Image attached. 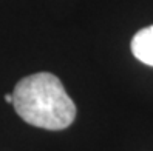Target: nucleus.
I'll return each instance as SVG.
<instances>
[{
    "label": "nucleus",
    "mask_w": 153,
    "mask_h": 151,
    "mask_svg": "<svg viewBox=\"0 0 153 151\" xmlns=\"http://www.w3.org/2000/svg\"><path fill=\"white\" fill-rule=\"evenodd\" d=\"M5 100H6L8 103H13V100H14L13 94H5Z\"/></svg>",
    "instance_id": "obj_3"
},
{
    "label": "nucleus",
    "mask_w": 153,
    "mask_h": 151,
    "mask_svg": "<svg viewBox=\"0 0 153 151\" xmlns=\"http://www.w3.org/2000/svg\"><path fill=\"white\" fill-rule=\"evenodd\" d=\"M17 114L33 127L64 130L76 117V105L64 85L51 73H36L23 77L13 91Z\"/></svg>",
    "instance_id": "obj_1"
},
{
    "label": "nucleus",
    "mask_w": 153,
    "mask_h": 151,
    "mask_svg": "<svg viewBox=\"0 0 153 151\" xmlns=\"http://www.w3.org/2000/svg\"><path fill=\"white\" fill-rule=\"evenodd\" d=\"M131 52L144 65L153 66V25L142 28L133 35Z\"/></svg>",
    "instance_id": "obj_2"
}]
</instances>
